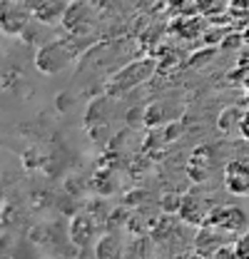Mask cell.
I'll use <instances>...</instances> for the list:
<instances>
[{
  "instance_id": "cb8c5ba5",
  "label": "cell",
  "mask_w": 249,
  "mask_h": 259,
  "mask_svg": "<svg viewBox=\"0 0 249 259\" xmlns=\"http://www.w3.org/2000/svg\"><path fill=\"white\" fill-rule=\"evenodd\" d=\"M182 259H210V257H204V254H199V252H194V249H192V252H189V254H185Z\"/></svg>"
},
{
  "instance_id": "7c38bea8",
  "label": "cell",
  "mask_w": 249,
  "mask_h": 259,
  "mask_svg": "<svg viewBox=\"0 0 249 259\" xmlns=\"http://www.w3.org/2000/svg\"><path fill=\"white\" fill-rule=\"evenodd\" d=\"M210 169H212V152H210V147H204V145L202 147H194L192 155H189V160H187V177L192 182L202 185V182H207Z\"/></svg>"
},
{
  "instance_id": "7402d4cb",
  "label": "cell",
  "mask_w": 249,
  "mask_h": 259,
  "mask_svg": "<svg viewBox=\"0 0 249 259\" xmlns=\"http://www.w3.org/2000/svg\"><path fill=\"white\" fill-rule=\"evenodd\" d=\"M239 137L249 142V107H244V115H242V122H239Z\"/></svg>"
},
{
  "instance_id": "e0dca14e",
  "label": "cell",
  "mask_w": 249,
  "mask_h": 259,
  "mask_svg": "<svg viewBox=\"0 0 249 259\" xmlns=\"http://www.w3.org/2000/svg\"><path fill=\"white\" fill-rule=\"evenodd\" d=\"M110 95L107 97H97L90 102V107H88V115H85V120H88V127L95 125V117H102V122L105 120H110Z\"/></svg>"
},
{
  "instance_id": "8992f818",
  "label": "cell",
  "mask_w": 249,
  "mask_h": 259,
  "mask_svg": "<svg viewBox=\"0 0 249 259\" xmlns=\"http://www.w3.org/2000/svg\"><path fill=\"white\" fill-rule=\"evenodd\" d=\"M222 185L232 197H249V160L232 157L222 167Z\"/></svg>"
},
{
  "instance_id": "d4e9b609",
  "label": "cell",
  "mask_w": 249,
  "mask_h": 259,
  "mask_svg": "<svg viewBox=\"0 0 249 259\" xmlns=\"http://www.w3.org/2000/svg\"><path fill=\"white\" fill-rule=\"evenodd\" d=\"M244 105L249 107V77L244 80Z\"/></svg>"
},
{
  "instance_id": "7a4b0ae2",
  "label": "cell",
  "mask_w": 249,
  "mask_h": 259,
  "mask_svg": "<svg viewBox=\"0 0 249 259\" xmlns=\"http://www.w3.org/2000/svg\"><path fill=\"white\" fill-rule=\"evenodd\" d=\"M207 225L219 229L222 234H227L232 242L244 234L249 229V214L247 209H242L239 204H229V202H215L212 212H210V220Z\"/></svg>"
},
{
  "instance_id": "484cf974",
  "label": "cell",
  "mask_w": 249,
  "mask_h": 259,
  "mask_svg": "<svg viewBox=\"0 0 249 259\" xmlns=\"http://www.w3.org/2000/svg\"><path fill=\"white\" fill-rule=\"evenodd\" d=\"M239 37H242V42H244V45H249V28H244V30H242V35H239Z\"/></svg>"
},
{
  "instance_id": "ba28073f",
  "label": "cell",
  "mask_w": 249,
  "mask_h": 259,
  "mask_svg": "<svg viewBox=\"0 0 249 259\" xmlns=\"http://www.w3.org/2000/svg\"><path fill=\"white\" fill-rule=\"evenodd\" d=\"M207 25H210V20H207L204 15H199V13L177 15V18H172V23H170V35H175L177 40H185V42L199 40V37H204Z\"/></svg>"
},
{
  "instance_id": "8fae6325",
  "label": "cell",
  "mask_w": 249,
  "mask_h": 259,
  "mask_svg": "<svg viewBox=\"0 0 249 259\" xmlns=\"http://www.w3.org/2000/svg\"><path fill=\"white\" fill-rule=\"evenodd\" d=\"M67 5H70V0H35L32 3V18L43 25L62 23Z\"/></svg>"
},
{
  "instance_id": "30bf717a",
  "label": "cell",
  "mask_w": 249,
  "mask_h": 259,
  "mask_svg": "<svg viewBox=\"0 0 249 259\" xmlns=\"http://www.w3.org/2000/svg\"><path fill=\"white\" fill-rule=\"evenodd\" d=\"M70 239L77 247H88L93 239H97V222L93 212H80L70 220Z\"/></svg>"
},
{
  "instance_id": "9a60e30c",
  "label": "cell",
  "mask_w": 249,
  "mask_h": 259,
  "mask_svg": "<svg viewBox=\"0 0 249 259\" xmlns=\"http://www.w3.org/2000/svg\"><path fill=\"white\" fill-rule=\"evenodd\" d=\"M197 13L210 20V25L224 23L222 18L229 15V0H197Z\"/></svg>"
},
{
  "instance_id": "3957f363",
  "label": "cell",
  "mask_w": 249,
  "mask_h": 259,
  "mask_svg": "<svg viewBox=\"0 0 249 259\" xmlns=\"http://www.w3.org/2000/svg\"><path fill=\"white\" fill-rule=\"evenodd\" d=\"M72 60H75V50H72L70 42H65V40H48V42L37 50V55H35L37 70L45 72V75H58V72H62Z\"/></svg>"
},
{
  "instance_id": "5bb4252c",
  "label": "cell",
  "mask_w": 249,
  "mask_h": 259,
  "mask_svg": "<svg viewBox=\"0 0 249 259\" xmlns=\"http://www.w3.org/2000/svg\"><path fill=\"white\" fill-rule=\"evenodd\" d=\"M247 107V105H244ZM244 107L242 105H229L219 112L217 117V130L222 135H239V122H242V115H244Z\"/></svg>"
},
{
  "instance_id": "9c48e42d",
  "label": "cell",
  "mask_w": 249,
  "mask_h": 259,
  "mask_svg": "<svg viewBox=\"0 0 249 259\" xmlns=\"http://www.w3.org/2000/svg\"><path fill=\"white\" fill-rule=\"evenodd\" d=\"M227 242H232L227 234H222V232L215 229V227L204 225V227L197 229V234H194V239H192V249L199 252V254H204V257H212L219 247L227 244Z\"/></svg>"
},
{
  "instance_id": "52a82bcc",
  "label": "cell",
  "mask_w": 249,
  "mask_h": 259,
  "mask_svg": "<svg viewBox=\"0 0 249 259\" xmlns=\"http://www.w3.org/2000/svg\"><path fill=\"white\" fill-rule=\"evenodd\" d=\"M95 18H97V13H95V8L90 3H85V0H70V5L65 10V18H62V25L70 30V35L82 37L95 25Z\"/></svg>"
},
{
  "instance_id": "ffe728a7",
  "label": "cell",
  "mask_w": 249,
  "mask_h": 259,
  "mask_svg": "<svg viewBox=\"0 0 249 259\" xmlns=\"http://www.w3.org/2000/svg\"><path fill=\"white\" fill-rule=\"evenodd\" d=\"M234 252L239 259H249V229L234 239Z\"/></svg>"
},
{
  "instance_id": "2e32d148",
  "label": "cell",
  "mask_w": 249,
  "mask_h": 259,
  "mask_svg": "<svg viewBox=\"0 0 249 259\" xmlns=\"http://www.w3.org/2000/svg\"><path fill=\"white\" fill-rule=\"evenodd\" d=\"M164 122H175L167 115V102L164 100H155L152 105L145 107V125L147 127H157V125H164Z\"/></svg>"
},
{
  "instance_id": "277c9868",
  "label": "cell",
  "mask_w": 249,
  "mask_h": 259,
  "mask_svg": "<svg viewBox=\"0 0 249 259\" xmlns=\"http://www.w3.org/2000/svg\"><path fill=\"white\" fill-rule=\"evenodd\" d=\"M215 202L202 192H187L182 194V202H180V212H177V220L185 227H199L207 225L210 220V212H212Z\"/></svg>"
},
{
  "instance_id": "4fadbf2b",
  "label": "cell",
  "mask_w": 249,
  "mask_h": 259,
  "mask_svg": "<svg viewBox=\"0 0 249 259\" xmlns=\"http://www.w3.org/2000/svg\"><path fill=\"white\" fill-rule=\"evenodd\" d=\"M97 259H124V239L120 232H105L95 242Z\"/></svg>"
},
{
  "instance_id": "603a6c76",
  "label": "cell",
  "mask_w": 249,
  "mask_h": 259,
  "mask_svg": "<svg viewBox=\"0 0 249 259\" xmlns=\"http://www.w3.org/2000/svg\"><path fill=\"white\" fill-rule=\"evenodd\" d=\"M180 130H182V125L177 122V125H172V127H167L164 130V135H167V140H172V137H177L180 135Z\"/></svg>"
},
{
  "instance_id": "5b68a950",
  "label": "cell",
  "mask_w": 249,
  "mask_h": 259,
  "mask_svg": "<svg viewBox=\"0 0 249 259\" xmlns=\"http://www.w3.org/2000/svg\"><path fill=\"white\" fill-rule=\"evenodd\" d=\"M32 20L30 0H3L0 3V28L8 35H23Z\"/></svg>"
},
{
  "instance_id": "6da1fadb",
  "label": "cell",
  "mask_w": 249,
  "mask_h": 259,
  "mask_svg": "<svg viewBox=\"0 0 249 259\" xmlns=\"http://www.w3.org/2000/svg\"><path fill=\"white\" fill-rule=\"evenodd\" d=\"M159 70V63H157V58H137V60H130V63H124L122 67H117L112 75H110V80H107V85H105V93L112 97V100H120L124 97L127 93H132L135 88H140V85H145L147 80H152L155 77V72Z\"/></svg>"
},
{
  "instance_id": "ac0fdd59",
  "label": "cell",
  "mask_w": 249,
  "mask_h": 259,
  "mask_svg": "<svg viewBox=\"0 0 249 259\" xmlns=\"http://www.w3.org/2000/svg\"><path fill=\"white\" fill-rule=\"evenodd\" d=\"M167 10L172 18L192 15V13H197V0H167Z\"/></svg>"
},
{
  "instance_id": "44dd1931",
  "label": "cell",
  "mask_w": 249,
  "mask_h": 259,
  "mask_svg": "<svg viewBox=\"0 0 249 259\" xmlns=\"http://www.w3.org/2000/svg\"><path fill=\"white\" fill-rule=\"evenodd\" d=\"M210 259H239V257H237V252H234V242L222 244V247H219V249Z\"/></svg>"
},
{
  "instance_id": "d6986e66",
  "label": "cell",
  "mask_w": 249,
  "mask_h": 259,
  "mask_svg": "<svg viewBox=\"0 0 249 259\" xmlns=\"http://www.w3.org/2000/svg\"><path fill=\"white\" fill-rule=\"evenodd\" d=\"M180 202H182V194H164L159 204H162V209H164V212L177 214V212H180Z\"/></svg>"
}]
</instances>
